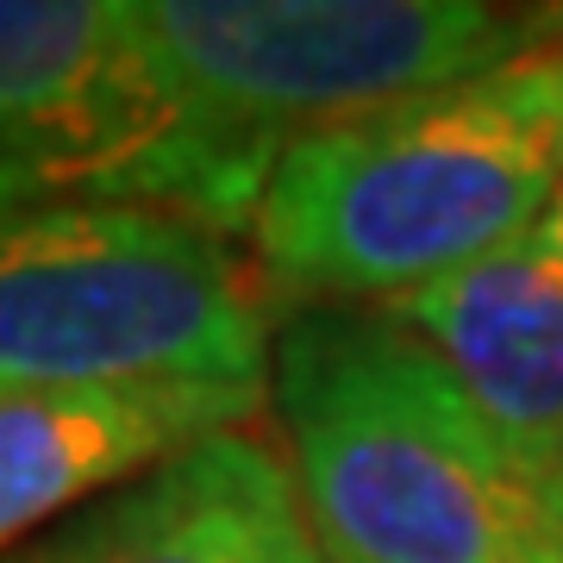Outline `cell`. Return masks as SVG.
Returning <instances> with one entry per match:
<instances>
[{"label":"cell","mask_w":563,"mask_h":563,"mask_svg":"<svg viewBox=\"0 0 563 563\" xmlns=\"http://www.w3.org/2000/svg\"><path fill=\"white\" fill-rule=\"evenodd\" d=\"M558 188L563 63L539 38L488 76L288 144L244 232L282 301L388 307L532 232Z\"/></svg>","instance_id":"cell-1"},{"label":"cell","mask_w":563,"mask_h":563,"mask_svg":"<svg viewBox=\"0 0 563 563\" xmlns=\"http://www.w3.org/2000/svg\"><path fill=\"white\" fill-rule=\"evenodd\" d=\"M269 401L325 563H563L539 476L383 307L288 313Z\"/></svg>","instance_id":"cell-2"},{"label":"cell","mask_w":563,"mask_h":563,"mask_svg":"<svg viewBox=\"0 0 563 563\" xmlns=\"http://www.w3.org/2000/svg\"><path fill=\"white\" fill-rule=\"evenodd\" d=\"M181 169V213L251 225L288 144L488 76L544 38V7L476 0H132Z\"/></svg>","instance_id":"cell-3"},{"label":"cell","mask_w":563,"mask_h":563,"mask_svg":"<svg viewBox=\"0 0 563 563\" xmlns=\"http://www.w3.org/2000/svg\"><path fill=\"white\" fill-rule=\"evenodd\" d=\"M276 325L220 225L139 201L0 213V388H269Z\"/></svg>","instance_id":"cell-4"},{"label":"cell","mask_w":563,"mask_h":563,"mask_svg":"<svg viewBox=\"0 0 563 563\" xmlns=\"http://www.w3.org/2000/svg\"><path fill=\"white\" fill-rule=\"evenodd\" d=\"M57 201L181 213L132 0H0V213Z\"/></svg>","instance_id":"cell-5"},{"label":"cell","mask_w":563,"mask_h":563,"mask_svg":"<svg viewBox=\"0 0 563 563\" xmlns=\"http://www.w3.org/2000/svg\"><path fill=\"white\" fill-rule=\"evenodd\" d=\"M451 369L488 432L551 488L563 476V244L532 225L457 276L383 307Z\"/></svg>","instance_id":"cell-6"},{"label":"cell","mask_w":563,"mask_h":563,"mask_svg":"<svg viewBox=\"0 0 563 563\" xmlns=\"http://www.w3.org/2000/svg\"><path fill=\"white\" fill-rule=\"evenodd\" d=\"M263 401L269 388H0V544L51 526L101 488L151 476L213 432L251 426Z\"/></svg>","instance_id":"cell-7"},{"label":"cell","mask_w":563,"mask_h":563,"mask_svg":"<svg viewBox=\"0 0 563 563\" xmlns=\"http://www.w3.org/2000/svg\"><path fill=\"white\" fill-rule=\"evenodd\" d=\"M101 563H325L295 470L232 426L132 483L95 514Z\"/></svg>","instance_id":"cell-8"},{"label":"cell","mask_w":563,"mask_h":563,"mask_svg":"<svg viewBox=\"0 0 563 563\" xmlns=\"http://www.w3.org/2000/svg\"><path fill=\"white\" fill-rule=\"evenodd\" d=\"M13 563H101V532H95V514L88 520H76L69 532H51L44 544H32L25 558Z\"/></svg>","instance_id":"cell-9"},{"label":"cell","mask_w":563,"mask_h":563,"mask_svg":"<svg viewBox=\"0 0 563 563\" xmlns=\"http://www.w3.org/2000/svg\"><path fill=\"white\" fill-rule=\"evenodd\" d=\"M544 44H551V57L563 63V7H551V13H544Z\"/></svg>","instance_id":"cell-10"},{"label":"cell","mask_w":563,"mask_h":563,"mask_svg":"<svg viewBox=\"0 0 563 563\" xmlns=\"http://www.w3.org/2000/svg\"><path fill=\"white\" fill-rule=\"evenodd\" d=\"M544 225H551V232H558V244H563V188H558V201L544 207Z\"/></svg>","instance_id":"cell-11"},{"label":"cell","mask_w":563,"mask_h":563,"mask_svg":"<svg viewBox=\"0 0 563 563\" xmlns=\"http://www.w3.org/2000/svg\"><path fill=\"white\" fill-rule=\"evenodd\" d=\"M544 495H551V514H558V532H563V476L551 488H544Z\"/></svg>","instance_id":"cell-12"}]
</instances>
